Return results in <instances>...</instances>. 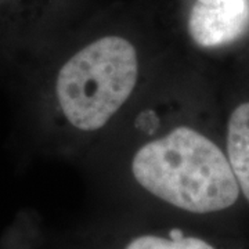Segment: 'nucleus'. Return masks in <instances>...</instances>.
Returning a JSON list of instances; mask_svg holds the SVG:
<instances>
[{
	"label": "nucleus",
	"instance_id": "nucleus-1",
	"mask_svg": "<svg viewBox=\"0 0 249 249\" xmlns=\"http://www.w3.org/2000/svg\"><path fill=\"white\" fill-rule=\"evenodd\" d=\"M132 172L152 196L193 213L227 209L240 196L227 157L212 140L187 126L142 145Z\"/></svg>",
	"mask_w": 249,
	"mask_h": 249
},
{
	"label": "nucleus",
	"instance_id": "nucleus-2",
	"mask_svg": "<svg viewBox=\"0 0 249 249\" xmlns=\"http://www.w3.org/2000/svg\"><path fill=\"white\" fill-rule=\"evenodd\" d=\"M137 75L134 46L122 36L100 37L61 67L55 83L58 104L72 126L94 132L130 97Z\"/></svg>",
	"mask_w": 249,
	"mask_h": 249
},
{
	"label": "nucleus",
	"instance_id": "nucleus-3",
	"mask_svg": "<svg viewBox=\"0 0 249 249\" xmlns=\"http://www.w3.org/2000/svg\"><path fill=\"white\" fill-rule=\"evenodd\" d=\"M249 32V0H196L188 16V34L196 45L222 47Z\"/></svg>",
	"mask_w": 249,
	"mask_h": 249
},
{
	"label": "nucleus",
	"instance_id": "nucleus-4",
	"mask_svg": "<svg viewBox=\"0 0 249 249\" xmlns=\"http://www.w3.org/2000/svg\"><path fill=\"white\" fill-rule=\"evenodd\" d=\"M227 154L238 187L249 202V103L240 104L230 116Z\"/></svg>",
	"mask_w": 249,
	"mask_h": 249
},
{
	"label": "nucleus",
	"instance_id": "nucleus-5",
	"mask_svg": "<svg viewBox=\"0 0 249 249\" xmlns=\"http://www.w3.org/2000/svg\"><path fill=\"white\" fill-rule=\"evenodd\" d=\"M126 249H214L204 240L196 237L162 238L157 235H142L133 240Z\"/></svg>",
	"mask_w": 249,
	"mask_h": 249
}]
</instances>
